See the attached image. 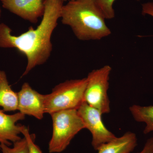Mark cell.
I'll list each match as a JSON object with an SVG mask.
<instances>
[{"instance_id":"obj_20","label":"cell","mask_w":153,"mask_h":153,"mask_svg":"<svg viewBox=\"0 0 153 153\" xmlns=\"http://www.w3.org/2000/svg\"><path fill=\"white\" fill-rule=\"evenodd\" d=\"M136 1H140V0H136Z\"/></svg>"},{"instance_id":"obj_3","label":"cell","mask_w":153,"mask_h":153,"mask_svg":"<svg viewBox=\"0 0 153 153\" xmlns=\"http://www.w3.org/2000/svg\"><path fill=\"white\" fill-rule=\"evenodd\" d=\"M87 79H71L60 83L52 92L45 95V113H54L68 109H77L84 102Z\"/></svg>"},{"instance_id":"obj_15","label":"cell","mask_w":153,"mask_h":153,"mask_svg":"<svg viewBox=\"0 0 153 153\" xmlns=\"http://www.w3.org/2000/svg\"><path fill=\"white\" fill-rule=\"evenodd\" d=\"M21 133L27 140L28 145V153H43L40 148L35 144L36 136L34 134L30 133L27 127L22 125Z\"/></svg>"},{"instance_id":"obj_2","label":"cell","mask_w":153,"mask_h":153,"mask_svg":"<svg viewBox=\"0 0 153 153\" xmlns=\"http://www.w3.org/2000/svg\"><path fill=\"white\" fill-rule=\"evenodd\" d=\"M60 19L80 41H97L111 34L106 19L91 0L68 1L62 7Z\"/></svg>"},{"instance_id":"obj_14","label":"cell","mask_w":153,"mask_h":153,"mask_svg":"<svg viewBox=\"0 0 153 153\" xmlns=\"http://www.w3.org/2000/svg\"><path fill=\"white\" fill-rule=\"evenodd\" d=\"M12 147L5 144H1V153H28V145L27 140L24 137L20 140L14 143Z\"/></svg>"},{"instance_id":"obj_4","label":"cell","mask_w":153,"mask_h":153,"mask_svg":"<svg viewBox=\"0 0 153 153\" xmlns=\"http://www.w3.org/2000/svg\"><path fill=\"white\" fill-rule=\"evenodd\" d=\"M51 115L53 132L49 143V152L60 153L66 149L76 134L85 128V125L77 109L60 111Z\"/></svg>"},{"instance_id":"obj_8","label":"cell","mask_w":153,"mask_h":153,"mask_svg":"<svg viewBox=\"0 0 153 153\" xmlns=\"http://www.w3.org/2000/svg\"><path fill=\"white\" fill-rule=\"evenodd\" d=\"M4 8L20 18L36 24L43 17L46 0H0Z\"/></svg>"},{"instance_id":"obj_1","label":"cell","mask_w":153,"mask_h":153,"mask_svg":"<svg viewBox=\"0 0 153 153\" xmlns=\"http://www.w3.org/2000/svg\"><path fill=\"white\" fill-rule=\"evenodd\" d=\"M63 2L46 0L42 19L36 29L32 27L18 36L12 35L8 25L0 23V48H15L27 57V66L22 76L36 66L46 63L52 50L51 37L61 17Z\"/></svg>"},{"instance_id":"obj_11","label":"cell","mask_w":153,"mask_h":153,"mask_svg":"<svg viewBox=\"0 0 153 153\" xmlns=\"http://www.w3.org/2000/svg\"><path fill=\"white\" fill-rule=\"evenodd\" d=\"M19 97L9 84L6 72L0 70V107L4 112L18 110Z\"/></svg>"},{"instance_id":"obj_10","label":"cell","mask_w":153,"mask_h":153,"mask_svg":"<svg viewBox=\"0 0 153 153\" xmlns=\"http://www.w3.org/2000/svg\"><path fill=\"white\" fill-rule=\"evenodd\" d=\"M137 145L136 135L129 131L104 144L97 150L98 153H130Z\"/></svg>"},{"instance_id":"obj_16","label":"cell","mask_w":153,"mask_h":153,"mask_svg":"<svg viewBox=\"0 0 153 153\" xmlns=\"http://www.w3.org/2000/svg\"><path fill=\"white\" fill-rule=\"evenodd\" d=\"M143 15H148L153 17V2H147L142 4Z\"/></svg>"},{"instance_id":"obj_18","label":"cell","mask_w":153,"mask_h":153,"mask_svg":"<svg viewBox=\"0 0 153 153\" xmlns=\"http://www.w3.org/2000/svg\"><path fill=\"white\" fill-rule=\"evenodd\" d=\"M60 1H63V2H64L67 1H71V0H60Z\"/></svg>"},{"instance_id":"obj_19","label":"cell","mask_w":153,"mask_h":153,"mask_svg":"<svg viewBox=\"0 0 153 153\" xmlns=\"http://www.w3.org/2000/svg\"><path fill=\"white\" fill-rule=\"evenodd\" d=\"M1 7H0V19H1Z\"/></svg>"},{"instance_id":"obj_6","label":"cell","mask_w":153,"mask_h":153,"mask_svg":"<svg viewBox=\"0 0 153 153\" xmlns=\"http://www.w3.org/2000/svg\"><path fill=\"white\" fill-rule=\"evenodd\" d=\"M77 111L85 128L88 129L92 135L91 145L94 150L97 151L102 145L117 137L104 125L102 119V114L98 110L84 101Z\"/></svg>"},{"instance_id":"obj_7","label":"cell","mask_w":153,"mask_h":153,"mask_svg":"<svg viewBox=\"0 0 153 153\" xmlns=\"http://www.w3.org/2000/svg\"><path fill=\"white\" fill-rule=\"evenodd\" d=\"M18 94L19 112L25 116L27 115L42 120L46 113L45 95L33 89L28 82L23 84Z\"/></svg>"},{"instance_id":"obj_13","label":"cell","mask_w":153,"mask_h":153,"mask_svg":"<svg viewBox=\"0 0 153 153\" xmlns=\"http://www.w3.org/2000/svg\"><path fill=\"white\" fill-rule=\"evenodd\" d=\"M100 11L105 19H111L115 17L113 5L116 0H91Z\"/></svg>"},{"instance_id":"obj_5","label":"cell","mask_w":153,"mask_h":153,"mask_svg":"<svg viewBox=\"0 0 153 153\" xmlns=\"http://www.w3.org/2000/svg\"><path fill=\"white\" fill-rule=\"evenodd\" d=\"M111 70L112 68L109 65H105L91 71L86 77L87 83L84 93V101L98 110L102 114L110 112V102L108 90Z\"/></svg>"},{"instance_id":"obj_9","label":"cell","mask_w":153,"mask_h":153,"mask_svg":"<svg viewBox=\"0 0 153 153\" xmlns=\"http://www.w3.org/2000/svg\"><path fill=\"white\" fill-rule=\"evenodd\" d=\"M25 117V115L20 112L7 114L0 110V150L1 144L11 146L22 139L19 135L22 134V125L17 124V123Z\"/></svg>"},{"instance_id":"obj_17","label":"cell","mask_w":153,"mask_h":153,"mask_svg":"<svg viewBox=\"0 0 153 153\" xmlns=\"http://www.w3.org/2000/svg\"><path fill=\"white\" fill-rule=\"evenodd\" d=\"M138 153H153V137L147 140L142 150Z\"/></svg>"},{"instance_id":"obj_12","label":"cell","mask_w":153,"mask_h":153,"mask_svg":"<svg viewBox=\"0 0 153 153\" xmlns=\"http://www.w3.org/2000/svg\"><path fill=\"white\" fill-rule=\"evenodd\" d=\"M129 110L135 120L146 124L144 134H146L153 131V105L142 106L134 105L130 107Z\"/></svg>"}]
</instances>
